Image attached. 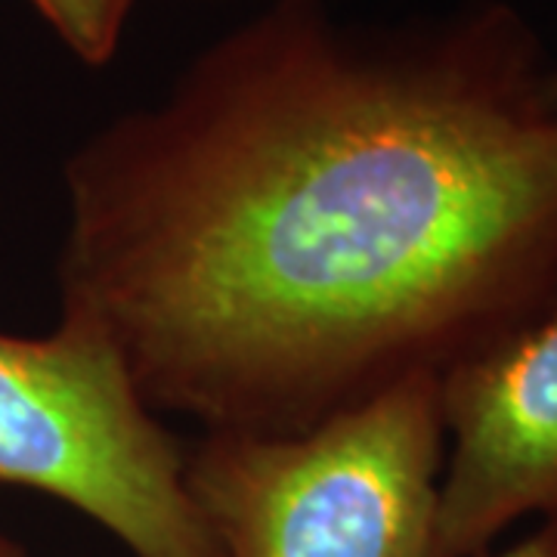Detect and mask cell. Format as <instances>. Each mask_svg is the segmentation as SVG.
<instances>
[{
    "label": "cell",
    "instance_id": "6da1fadb",
    "mask_svg": "<svg viewBox=\"0 0 557 557\" xmlns=\"http://www.w3.org/2000/svg\"><path fill=\"white\" fill-rule=\"evenodd\" d=\"M60 322L143 403L304 434L557 304V62L518 7L278 0L65 161Z\"/></svg>",
    "mask_w": 557,
    "mask_h": 557
},
{
    "label": "cell",
    "instance_id": "7a4b0ae2",
    "mask_svg": "<svg viewBox=\"0 0 557 557\" xmlns=\"http://www.w3.org/2000/svg\"><path fill=\"white\" fill-rule=\"evenodd\" d=\"M446 418L412 375L304 434L208 431L186 490L220 557H437Z\"/></svg>",
    "mask_w": 557,
    "mask_h": 557
},
{
    "label": "cell",
    "instance_id": "3957f363",
    "mask_svg": "<svg viewBox=\"0 0 557 557\" xmlns=\"http://www.w3.org/2000/svg\"><path fill=\"white\" fill-rule=\"evenodd\" d=\"M0 486L78 508L134 557H220L186 490V453L100 335L60 322L0 335Z\"/></svg>",
    "mask_w": 557,
    "mask_h": 557
},
{
    "label": "cell",
    "instance_id": "277c9868",
    "mask_svg": "<svg viewBox=\"0 0 557 557\" xmlns=\"http://www.w3.org/2000/svg\"><path fill=\"white\" fill-rule=\"evenodd\" d=\"M437 557H478L527 518L557 523V304L443 379Z\"/></svg>",
    "mask_w": 557,
    "mask_h": 557
},
{
    "label": "cell",
    "instance_id": "5b68a950",
    "mask_svg": "<svg viewBox=\"0 0 557 557\" xmlns=\"http://www.w3.org/2000/svg\"><path fill=\"white\" fill-rule=\"evenodd\" d=\"M32 7L81 62L100 69L119 53L134 0H32Z\"/></svg>",
    "mask_w": 557,
    "mask_h": 557
},
{
    "label": "cell",
    "instance_id": "8992f818",
    "mask_svg": "<svg viewBox=\"0 0 557 557\" xmlns=\"http://www.w3.org/2000/svg\"><path fill=\"white\" fill-rule=\"evenodd\" d=\"M478 557H557V523H539L530 536L502 552H483Z\"/></svg>",
    "mask_w": 557,
    "mask_h": 557
},
{
    "label": "cell",
    "instance_id": "52a82bcc",
    "mask_svg": "<svg viewBox=\"0 0 557 557\" xmlns=\"http://www.w3.org/2000/svg\"><path fill=\"white\" fill-rule=\"evenodd\" d=\"M0 557H28V552L22 545H16V542L0 536Z\"/></svg>",
    "mask_w": 557,
    "mask_h": 557
}]
</instances>
